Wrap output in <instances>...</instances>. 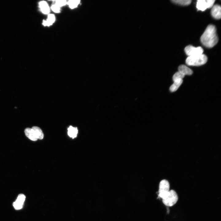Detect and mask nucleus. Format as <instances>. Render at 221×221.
I'll return each mask as SVG.
<instances>
[{
	"instance_id": "obj_2",
	"label": "nucleus",
	"mask_w": 221,
	"mask_h": 221,
	"mask_svg": "<svg viewBox=\"0 0 221 221\" xmlns=\"http://www.w3.org/2000/svg\"><path fill=\"white\" fill-rule=\"evenodd\" d=\"M207 58L204 54L188 56L186 60V63L189 66H199L205 64L207 62Z\"/></svg>"
},
{
	"instance_id": "obj_4",
	"label": "nucleus",
	"mask_w": 221,
	"mask_h": 221,
	"mask_svg": "<svg viewBox=\"0 0 221 221\" xmlns=\"http://www.w3.org/2000/svg\"><path fill=\"white\" fill-rule=\"evenodd\" d=\"M170 190V184L166 180L164 179L160 182L158 190V196L162 199Z\"/></svg>"
},
{
	"instance_id": "obj_14",
	"label": "nucleus",
	"mask_w": 221,
	"mask_h": 221,
	"mask_svg": "<svg viewBox=\"0 0 221 221\" xmlns=\"http://www.w3.org/2000/svg\"><path fill=\"white\" fill-rule=\"evenodd\" d=\"M55 19V17L54 14H49L48 16L47 20L43 21V24L45 26H49L52 25L54 22Z\"/></svg>"
},
{
	"instance_id": "obj_17",
	"label": "nucleus",
	"mask_w": 221,
	"mask_h": 221,
	"mask_svg": "<svg viewBox=\"0 0 221 221\" xmlns=\"http://www.w3.org/2000/svg\"><path fill=\"white\" fill-rule=\"evenodd\" d=\"M171 1L175 3L183 6L188 5L192 2L191 0H173Z\"/></svg>"
},
{
	"instance_id": "obj_21",
	"label": "nucleus",
	"mask_w": 221,
	"mask_h": 221,
	"mask_svg": "<svg viewBox=\"0 0 221 221\" xmlns=\"http://www.w3.org/2000/svg\"><path fill=\"white\" fill-rule=\"evenodd\" d=\"M51 8L52 10L54 12L57 13H59L60 11V7L56 4L53 5Z\"/></svg>"
},
{
	"instance_id": "obj_3",
	"label": "nucleus",
	"mask_w": 221,
	"mask_h": 221,
	"mask_svg": "<svg viewBox=\"0 0 221 221\" xmlns=\"http://www.w3.org/2000/svg\"><path fill=\"white\" fill-rule=\"evenodd\" d=\"M178 200V195L173 190H170L166 195L162 199L163 204L169 207H171L174 205Z\"/></svg>"
},
{
	"instance_id": "obj_7",
	"label": "nucleus",
	"mask_w": 221,
	"mask_h": 221,
	"mask_svg": "<svg viewBox=\"0 0 221 221\" xmlns=\"http://www.w3.org/2000/svg\"><path fill=\"white\" fill-rule=\"evenodd\" d=\"M132 193L131 195L137 201L142 202L145 201L146 194L145 191L142 190L136 191L133 192Z\"/></svg>"
},
{
	"instance_id": "obj_13",
	"label": "nucleus",
	"mask_w": 221,
	"mask_h": 221,
	"mask_svg": "<svg viewBox=\"0 0 221 221\" xmlns=\"http://www.w3.org/2000/svg\"><path fill=\"white\" fill-rule=\"evenodd\" d=\"M173 83L170 87V90L173 92L177 90L183 82L182 79H179L173 81Z\"/></svg>"
},
{
	"instance_id": "obj_18",
	"label": "nucleus",
	"mask_w": 221,
	"mask_h": 221,
	"mask_svg": "<svg viewBox=\"0 0 221 221\" xmlns=\"http://www.w3.org/2000/svg\"><path fill=\"white\" fill-rule=\"evenodd\" d=\"M80 1L78 0H69L67 2V4L71 9L76 7L80 2Z\"/></svg>"
},
{
	"instance_id": "obj_16",
	"label": "nucleus",
	"mask_w": 221,
	"mask_h": 221,
	"mask_svg": "<svg viewBox=\"0 0 221 221\" xmlns=\"http://www.w3.org/2000/svg\"><path fill=\"white\" fill-rule=\"evenodd\" d=\"M34 131L37 138L42 139L44 137V134L41 130L37 126H34L32 128Z\"/></svg>"
},
{
	"instance_id": "obj_11",
	"label": "nucleus",
	"mask_w": 221,
	"mask_h": 221,
	"mask_svg": "<svg viewBox=\"0 0 221 221\" xmlns=\"http://www.w3.org/2000/svg\"><path fill=\"white\" fill-rule=\"evenodd\" d=\"M196 7L198 10L204 11L208 8L207 1L206 0H198L196 3Z\"/></svg>"
},
{
	"instance_id": "obj_19",
	"label": "nucleus",
	"mask_w": 221,
	"mask_h": 221,
	"mask_svg": "<svg viewBox=\"0 0 221 221\" xmlns=\"http://www.w3.org/2000/svg\"><path fill=\"white\" fill-rule=\"evenodd\" d=\"M185 75L180 72L178 71L174 74L173 77V79L174 81L179 79H182Z\"/></svg>"
},
{
	"instance_id": "obj_8",
	"label": "nucleus",
	"mask_w": 221,
	"mask_h": 221,
	"mask_svg": "<svg viewBox=\"0 0 221 221\" xmlns=\"http://www.w3.org/2000/svg\"><path fill=\"white\" fill-rule=\"evenodd\" d=\"M212 16L215 19H219L221 17V8L220 5H215L213 6L211 10Z\"/></svg>"
},
{
	"instance_id": "obj_15",
	"label": "nucleus",
	"mask_w": 221,
	"mask_h": 221,
	"mask_svg": "<svg viewBox=\"0 0 221 221\" xmlns=\"http://www.w3.org/2000/svg\"><path fill=\"white\" fill-rule=\"evenodd\" d=\"M68 134L69 136L74 138L77 136L78 133V129L77 127H74L72 126H70L68 129Z\"/></svg>"
},
{
	"instance_id": "obj_1",
	"label": "nucleus",
	"mask_w": 221,
	"mask_h": 221,
	"mask_svg": "<svg viewBox=\"0 0 221 221\" xmlns=\"http://www.w3.org/2000/svg\"><path fill=\"white\" fill-rule=\"evenodd\" d=\"M216 31V28L213 25H210L207 27L200 39L201 43L204 45L211 48L217 44L218 38Z\"/></svg>"
},
{
	"instance_id": "obj_9",
	"label": "nucleus",
	"mask_w": 221,
	"mask_h": 221,
	"mask_svg": "<svg viewBox=\"0 0 221 221\" xmlns=\"http://www.w3.org/2000/svg\"><path fill=\"white\" fill-rule=\"evenodd\" d=\"M25 133L27 137L33 141L37 140L34 131L32 128H27L25 130Z\"/></svg>"
},
{
	"instance_id": "obj_22",
	"label": "nucleus",
	"mask_w": 221,
	"mask_h": 221,
	"mask_svg": "<svg viewBox=\"0 0 221 221\" xmlns=\"http://www.w3.org/2000/svg\"><path fill=\"white\" fill-rule=\"evenodd\" d=\"M208 8H210L213 6L215 2V0H206Z\"/></svg>"
},
{
	"instance_id": "obj_10",
	"label": "nucleus",
	"mask_w": 221,
	"mask_h": 221,
	"mask_svg": "<svg viewBox=\"0 0 221 221\" xmlns=\"http://www.w3.org/2000/svg\"><path fill=\"white\" fill-rule=\"evenodd\" d=\"M178 71L185 75H191L193 73L192 70L188 67L184 65H181L178 68Z\"/></svg>"
},
{
	"instance_id": "obj_12",
	"label": "nucleus",
	"mask_w": 221,
	"mask_h": 221,
	"mask_svg": "<svg viewBox=\"0 0 221 221\" xmlns=\"http://www.w3.org/2000/svg\"><path fill=\"white\" fill-rule=\"evenodd\" d=\"M39 7L41 12L45 14H48L50 11L49 7L47 3L45 1H42L39 3Z\"/></svg>"
},
{
	"instance_id": "obj_20",
	"label": "nucleus",
	"mask_w": 221,
	"mask_h": 221,
	"mask_svg": "<svg viewBox=\"0 0 221 221\" xmlns=\"http://www.w3.org/2000/svg\"><path fill=\"white\" fill-rule=\"evenodd\" d=\"M67 3L66 0H57L56 1L55 4L60 7L65 5Z\"/></svg>"
},
{
	"instance_id": "obj_6",
	"label": "nucleus",
	"mask_w": 221,
	"mask_h": 221,
	"mask_svg": "<svg viewBox=\"0 0 221 221\" xmlns=\"http://www.w3.org/2000/svg\"><path fill=\"white\" fill-rule=\"evenodd\" d=\"M25 199V196L22 194L18 195L16 200L13 203V206L15 209L20 210L22 208Z\"/></svg>"
},
{
	"instance_id": "obj_5",
	"label": "nucleus",
	"mask_w": 221,
	"mask_h": 221,
	"mask_svg": "<svg viewBox=\"0 0 221 221\" xmlns=\"http://www.w3.org/2000/svg\"><path fill=\"white\" fill-rule=\"evenodd\" d=\"M184 51L186 55L188 56H192L202 54L204 50L200 47H195L189 45L185 47Z\"/></svg>"
}]
</instances>
